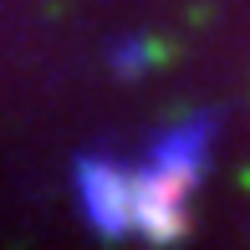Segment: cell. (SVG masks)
Listing matches in <instances>:
<instances>
[{
    "label": "cell",
    "mask_w": 250,
    "mask_h": 250,
    "mask_svg": "<svg viewBox=\"0 0 250 250\" xmlns=\"http://www.w3.org/2000/svg\"><path fill=\"white\" fill-rule=\"evenodd\" d=\"M214 118H189L153 143L148 164L133 174V230L148 245H174L189 230V194L209 168Z\"/></svg>",
    "instance_id": "6da1fadb"
},
{
    "label": "cell",
    "mask_w": 250,
    "mask_h": 250,
    "mask_svg": "<svg viewBox=\"0 0 250 250\" xmlns=\"http://www.w3.org/2000/svg\"><path fill=\"white\" fill-rule=\"evenodd\" d=\"M77 194H82V214L97 225V235H107V240L133 235V174L87 153L77 164Z\"/></svg>",
    "instance_id": "7a4b0ae2"
}]
</instances>
